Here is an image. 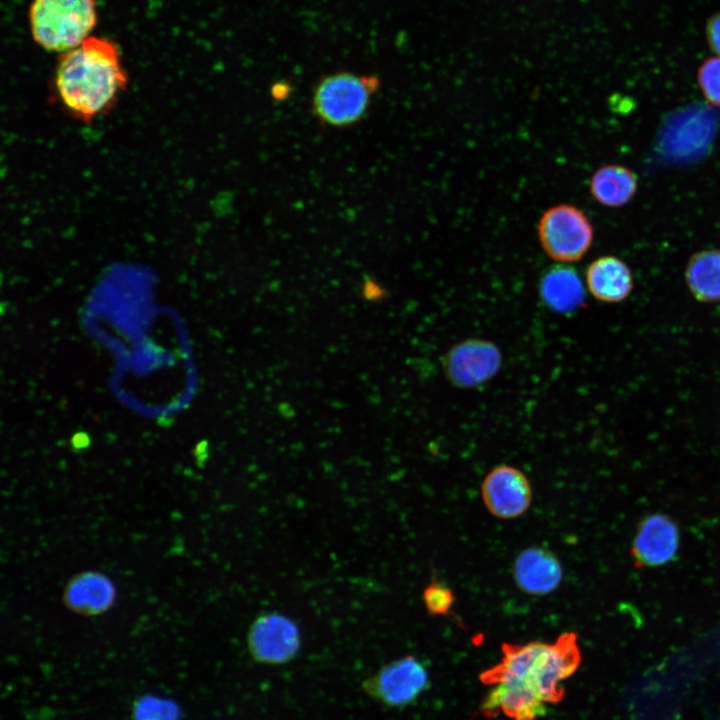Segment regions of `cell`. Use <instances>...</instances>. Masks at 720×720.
<instances>
[{
    "instance_id": "6da1fadb",
    "label": "cell",
    "mask_w": 720,
    "mask_h": 720,
    "mask_svg": "<svg viewBox=\"0 0 720 720\" xmlns=\"http://www.w3.org/2000/svg\"><path fill=\"white\" fill-rule=\"evenodd\" d=\"M501 652V660L480 675L491 686L481 711L486 716L502 713L512 720L543 717L549 704L563 699V683L582 659L574 632L562 633L553 643H503Z\"/></svg>"
},
{
    "instance_id": "7a4b0ae2",
    "label": "cell",
    "mask_w": 720,
    "mask_h": 720,
    "mask_svg": "<svg viewBox=\"0 0 720 720\" xmlns=\"http://www.w3.org/2000/svg\"><path fill=\"white\" fill-rule=\"evenodd\" d=\"M55 84L62 104L78 119L89 122L109 111L127 85L117 46L89 36L62 54Z\"/></svg>"
},
{
    "instance_id": "3957f363",
    "label": "cell",
    "mask_w": 720,
    "mask_h": 720,
    "mask_svg": "<svg viewBox=\"0 0 720 720\" xmlns=\"http://www.w3.org/2000/svg\"><path fill=\"white\" fill-rule=\"evenodd\" d=\"M380 87L376 75L336 71L323 76L312 93V111L324 125L346 128L366 115Z\"/></svg>"
},
{
    "instance_id": "277c9868",
    "label": "cell",
    "mask_w": 720,
    "mask_h": 720,
    "mask_svg": "<svg viewBox=\"0 0 720 720\" xmlns=\"http://www.w3.org/2000/svg\"><path fill=\"white\" fill-rule=\"evenodd\" d=\"M32 36L48 51L67 52L89 37L97 22L95 0H33Z\"/></svg>"
},
{
    "instance_id": "5b68a950",
    "label": "cell",
    "mask_w": 720,
    "mask_h": 720,
    "mask_svg": "<svg viewBox=\"0 0 720 720\" xmlns=\"http://www.w3.org/2000/svg\"><path fill=\"white\" fill-rule=\"evenodd\" d=\"M538 237L551 259L569 263L580 260L587 253L593 243L594 230L581 209L571 204H559L541 216Z\"/></svg>"
},
{
    "instance_id": "8992f818",
    "label": "cell",
    "mask_w": 720,
    "mask_h": 720,
    "mask_svg": "<svg viewBox=\"0 0 720 720\" xmlns=\"http://www.w3.org/2000/svg\"><path fill=\"white\" fill-rule=\"evenodd\" d=\"M429 672L412 655L393 660L362 682V689L371 699L392 708L413 704L428 689Z\"/></svg>"
},
{
    "instance_id": "52a82bcc",
    "label": "cell",
    "mask_w": 720,
    "mask_h": 720,
    "mask_svg": "<svg viewBox=\"0 0 720 720\" xmlns=\"http://www.w3.org/2000/svg\"><path fill=\"white\" fill-rule=\"evenodd\" d=\"M502 363V352L494 342L469 338L451 346L443 355L441 366L452 386L475 389L492 380Z\"/></svg>"
},
{
    "instance_id": "ba28073f",
    "label": "cell",
    "mask_w": 720,
    "mask_h": 720,
    "mask_svg": "<svg viewBox=\"0 0 720 720\" xmlns=\"http://www.w3.org/2000/svg\"><path fill=\"white\" fill-rule=\"evenodd\" d=\"M300 646L301 634L297 624L277 612L258 616L248 629V652L257 663L286 664L296 657Z\"/></svg>"
},
{
    "instance_id": "9c48e42d",
    "label": "cell",
    "mask_w": 720,
    "mask_h": 720,
    "mask_svg": "<svg viewBox=\"0 0 720 720\" xmlns=\"http://www.w3.org/2000/svg\"><path fill=\"white\" fill-rule=\"evenodd\" d=\"M481 498L491 515L509 520L522 516L529 509L533 491L529 479L521 470L501 464L484 477Z\"/></svg>"
},
{
    "instance_id": "30bf717a",
    "label": "cell",
    "mask_w": 720,
    "mask_h": 720,
    "mask_svg": "<svg viewBox=\"0 0 720 720\" xmlns=\"http://www.w3.org/2000/svg\"><path fill=\"white\" fill-rule=\"evenodd\" d=\"M679 528L661 513L646 516L639 524L632 544V557L638 567H656L672 560L679 547Z\"/></svg>"
},
{
    "instance_id": "8fae6325",
    "label": "cell",
    "mask_w": 720,
    "mask_h": 720,
    "mask_svg": "<svg viewBox=\"0 0 720 720\" xmlns=\"http://www.w3.org/2000/svg\"><path fill=\"white\" fill-rule=\"evenodd\" d=\"M512 575L521 592L545 596L559 587L563 568L554 552L543 546H530L516 556Z\"/></svg>"
},
{
    "instance_id": "7c38bea8",
    "label": "cell",
    "mask_w": 720,
    "mask_h": 720,
    "mask_svg": "<svg viewBox=\"0 0 720 720\" xmlns=\"http://www.w3.org/2000/svg\"><path fill=\"white\" fill-rule=\"evenodd\" d=\"M112 580L97 571H84L70 578L63 589V602L74 613L83 616L100 615L116 600Z\"/></svg>"
},
{
    "instance_id": "4fadbf2b",
    "label": "cell",
    "mask_w": 720,
    "mask_h": 720,
    "mask_svg": "<svg viewBox=\"0 0 720 720\" xmlns=\"http://www.w3.org/2000/svg\"><path fill=\"white\" fill-rule=\"evenodd\" d=\"M585 282L593 298L610 304L626 300L634 287L631 269L623 260L613 255L593 260L586 268Z\"/></svg>"
},
{
    "instance_id": "5bb4252c",
    "label": "cell",
    "mask_w": 720,
    "mask_h": 720,
    "mask_svg": "<svg viewBox=\"0 0 720 720\" xmlns=\"http://www.w3.org/2000/svg\"><path fill=\"white\" fill-rule=\"evenodd\" d=\"M539 295L549 310L563 315L580 309L586 298L579 274L567 264H556L543 273Z\"/></svg>"
},
{
    "instance_id": "9a60e30c",
    "label": "cell",
    "mask_w": 720,
    "mask_h": 720,
    "mask_svg": "<svg viewBox=\"0 0 720 720\" xmlns=\"http://www.w3.org/2000/svg\"><path fill=\"white\" fill-rule=\"evenodd\" d=\"M589 188L598 203L609 208H619L635 196L638 177L626 166L608 164L599 167L592 174Z\"/></svg>"
},
{
    "instance_id": "2e32d148",
    "label": "cell",
    "mask_w": 720,
    "mask_h": 720,
    "mask_svg": "<svg viewBox=\"0 0 720 720\" xmlns=\"http://www.w3.org/2000/svg\"><path fill=\"white\" fill-rule=\"evenodd\" d=\"M689 292L701 303L720 302V249H703L694 253L685 268Z\"/></svg>"
},
{
    "instance_id": "e0dca14e",
    "label": "cell",
    "mask_w": 720,
    "mask_h": 720,
    "mask_svg": "<svg viewBox=\"0 0 720 720\" xmlns=\"http://www.w3.org/2000/svg\"><path fill=\"white\" fill-rule=\"evenodd\" d=\"M422 598L425 609L431 616H447L455 602L453 591L436 579L426 585Z\"/></svg>"
},
{
    "instance_id": "ac0fdd59",
    "label": "cell",
    "mask_w": 720,
    "mask_h": 720,
    "mask_svg": "<svg viewBox=\"0 0 720 720\" xmlns=\"http://www.w3.org/2000/svg\"><path fill=\"white\" fill-rule=\"evenodd\" d=\"M697 83L704 98L720 107V57L705 59L697 71Z\"/></svg>"
},
{
    "instance_id": "d6986e66",
    "label": "cell",
    "mask_w": 720,
    "mask_h": 720,
    "mask_svg": "<svg viewBox=\"0 0 720 720\" xmlns=\"http://www.w3.org/2000/svg\"><path fill=\"white\" fill-rule=\"evenodd\" d=\"M176 708L159 700H142L137 708V720H175Z\"/></svg>"
},
{
    "instance_id": "ffe728a7",
    "label": "cell",
    "mask_w": 720,
    "mask_h": 720,
    "mask_svg": "<svg viewBox=\"0 0 720 720\" xmlns=\"http://www.w3.org/2000/svg\"><path fill=\"white\" fill-rule=\"evenodd\" d=\"M706 38L711 50L720 57V12L714 14L708 20Z\"/></svg>"
}]
</instances>
